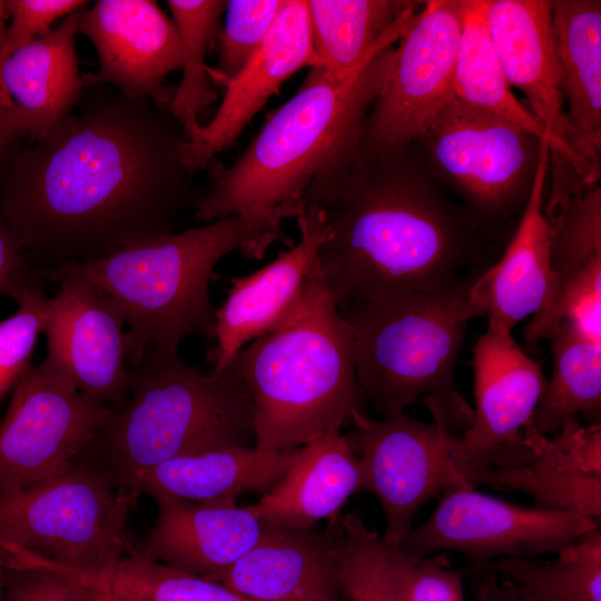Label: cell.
Returning <instances> with one entry per match:
<instances>
[{
	"instance_id": "6da1fadb",
	"label": "cell",
	"mask_w": 601,
	"mask_h": 601,
	"mask_svg": "<svg viewBox=\"0 0 601 601\" xmlns=\"http://www.w3.org/2000/svg\"><path fill=\"white\" fill-rule=\"evenodd\" d=\"M187 141L170 106L87 85L63 121L27 142L0 188L28 260L40 268L97 260L176 233L200 195Z\"/></svg>"
},
{
	"instance_id": "7a4b0ae2",
	"label": "cell",
	"mask_w": 601,
	"mask_h": 601,
	"mask_svg": "<svg viewBox=\"0 0 601 601\" xmlns=\"http://www.w3.org/2000/svg\"><path fill=\"white\" fill-rule=\"evenodd\" d=\"M322 209L317 263L338 308L470 286L497 259V235L445 194L414 142L363 154Z\"/></svg>"
},
{
	"instance_id": "3957f363",
	"label": "cell",
	"mask_w": 601,
	"mask_h": 601,
	"mask_svg": "<svg viewBox=\"0 0 601 601\" xmlns=\"http://www.w3.org/2000/svg\"><path fill=\"white\" fill-rule=\"evenodd\" d=\"M395 46L347 75L313 67L299 89L276 109L245 150L215 171L194 203L211 223L238 217L239 252L259 260L286 242L285 221L321 208L363 160L365 120L391 68Z\"/></svg>"
},
{
	"instance_id": "277c9868",
	"label": "cell",
	"mask_w": 601,
	"mask_h": 601,
	"mask_svg": "<svg viewBox=\"0 0 601 601\" xmlns=\"http://www.w3.org/2000/svg\"><path fill=\"white\" fill-rule=\"evenodd\" d=\"M254 440L249 393L234 370L205 371L178 353L150 346L127 364V401L108 417L79 456L98 463L115 484L138 499L135 486L175 457Z\"/></svg>"
},
{
	"instance_id": "5b68a950",
	"label": "cell",
	"mask_w": 601,
	"mask_h": 601,
	"mask_svg": "<svg viewBox=\"0 0 601 601\" xmlns=\"http://www.w3.org/2000/svg\"><path fill=\"white\" fill-rule=\"evenodd\" d=\"M228 366L249 393L260 451L300 447L367 412L352 339L318 263L297 309Z\"/></svg>"
},
{
	"instance_id": "8992f818",
	"label": "cell",
	"mask_w": 601,
	"mask_h": 601,
	"mask_svg": "<svg viewBox=\"0 0 601 601\" xmlns=\"http://www.w3.org/2000/svg\"><path fill=\"white\" fill-rule=\"evenodd\" d=\"M245 236L238 217L176 231L128 246L108 257L42 268L45 279L76 278L107 292L120 306L129 332L128 364L150 346L178 353L183 338L215 334L209 282L217 263L239 250Z\"/></svg>"
},
{
	"instance_id": "52a82bcc",
	"label": "cell",
	"mask_w": 601,
	"mask_h": 601,
	"mask_svg": "<svg viewBox=\"0 0 601 601\" xmlns=\"http://www.w3.org/2000/svg\"><path fill=\"white\" fill-rule=\"evenodd\" d=\"M471 286L338 308L364 402L376 414L397 416L420 397H434L451 430L471 426L474 412L455 381L467 323L477 317L467 299Z\"/></svg>"
},
{
	"instance_id": "ba28073f",
	"label": "cell",
	"mask_w": 601,
	"mask_h": 601,
	"mask_svg": "<svg viewBox=\"0 0 601 601\" xmlns=\"http://www.w3.org/2000/svg\"><path fill=\"white\" fill-rule=\"evenodd\" d=\"M138 499L98 463L77 456L61 474L0 493V549H19L88 577L136 548L127 520Z\"/></svg>"
},
{
	"instance_id": "9c48e42d",
	"label": "cell",
	"mask_w": 601,
	"mask_h": 601,
	"mask_svg": "<svg viewBox=\"0 0 601 601\" xmlns=\"http://www.w3.org/2000/svg\"><path fill=\"white\" fill-rule=\"evenodd\" d=\"M542 141L512 121L454 99L414 144L435 179L497 235L524 209Z\"/></svg>"
},
{
	"instance_id": "30bf717a",
	"label": "cell",
	"mask_w": 601,
	"mask_h": 601,
	"mask_svg": "<svg viewBox=\"0 0 601 601\" xmlns=\"http://www.w3.org/2000/svg\"><path fill=\"white\" fill-rule=\"evenodd\" d=\"M422 403L431 412L432 423L404 413L373 418L362 412L345 434L358 457L361 490L374 494L384 510L386 528L381 540L393 550L404 541L428 500L472 486L453 461L454 434L440 403L434 397Z\"/></svg>"
},
{
	"instance_id": "8fae6325",
	"label": "cell",
	"mask_w": 601,
	"mask_h": 601,
	"mask_svg": "<svg viewBox=\"0 0 601 601\" xmlns=\"http://www.w3.org/2000/svg\"><path fill=\"white\" fill-rule=\"evenodd\" d=\"M111 408L78 391L45 362L31 366L13 387L0 421V493L65 472Z\"/></svg>"
},
{
	"instance_id": "7c38bea8",
	"label": "cell",
	"mask_w": 601,
	"mask_h": 601,
	"mask_svg": "<svg viewBox=\"0 0 601 601\" xmlns=\"http://www.w3.org/2000/svg\"><path fill=\"white\" fill-rule=\"evenodd\" d=\"M460 0L424 1L404 30L365 120L363 152L414 142L454 97Z\"/></svg>"
},
{
	"instance_id": "4fadbf2b",
	"label": "cell",
	"mask_w": 601,
	"mask_h": 601,
	"mask_svg": "<svg viewBox=\"0 0 601 601\" xmlns=\"http://www.w3.org/2000/svg\"><path fill=\"white\" fill-rule=\"evenodd\" d=\"M475 410L471 426L454 434L457 470L472 473L530 463L536 455L524 434L546 384L540 363L514 341L512 331L487 317L473 349Z\"/></svg>"
},
{
	"instance_id": "5bb4252c",
	"label": "cell",
	"mask_w": 601,
	"mask_h": 601,
	"mask_svg": "<svg viewBox=\"0 0 601 601\" xmlns=\"http://www.w3.org/2000/svg\"><path fill=\"white\" fill-rule=\"evenodd\" d=\"M597 528L599 520L524 508L472 486L459 487L440 496L430 518L412 528L397 550L414 556L455 551L477 566L497 558L556 553Z\"/></svg>"
},
{
	"instance_id": "9a60e30c",
	"label": "cell",
	"mask_w": 601,
	"mask_h": 601,
	"mask_svg": "<svg viewBox=\"0 0 601 601\" xmlns=\"http://www.w3.org/2000/svg\"><path fill=\"white\" fill-rule=\"evenodd\" d=\"M77 33L87 37L98 55V70L87 85H108L134 99L171 105L175 88L164 86L181 70L178 30L152 0H98L82 8Z\"/></svg>"
},
{
	"instance_id": "2e32d148",
	"label": "cell",
	"mask_w": 601,
	"mask_h": 601,
	"mask_svg": "<svg viewBox=\"0 0 601 601\" xmlns=\"http://www.w3.org/2000/svg\"><path fill=\"white\" fill-rule=\"evenodd\" d=\"M50 300L43 361L78 391L112 407L127 401L126 317L117 302L86 280L65 278Z\"/></svg>"
},
{
	"instance_id": "e0dca14e",
	"label": "cell",
	"mask_w": 601,
	"mask_h": 601,
	"mask_svg": "<svg viewBox=\"0 0 601 601\" xmlns=\"http://www.w3.org/2000/svg\"><path fill=\"white\" fill-rule=\"evenodd\" d=\"M487 30L509 85L521 90L531 114L550 135V154L584 181L597 176L581 158L560 89L549 0H485Z\"/></svg>"
},
{
	"instance_id": "ac0fdd59",
	"label": "cell",
	"mask_w": 601,
	"mask_h": 601,
	"mask_svg": "<svg viewBox=\"0 0 601 601\" xmlns=\"http://www.w3.org/2000/svg\"><path fill=\"white\" fill-rule=\"evenodd\" d=\"M295 220L296 245L253 274L230 278L227 296L216 308V345L207 355L211 371L228 367L244 346L279 326L302 303L329 230L321 208L308 209Z\"/></svg>"
},
{
	"instance_id": "d6986e66",
	"label": "cell",
	"mask_w": 601,
	"mask_h": 601,
	"mask_svg": "<svg viewBox=\"0 0 601 601\" xmlns=\"http://www.w3.org/2000/svg\"><path fill=\"white\" fill-rule=\"evenodd\" d=\"M306 0H284L263 45L236 77L225 86L213 119L186 145L187 166L197 174L209 169L216 155L229 149L282 85L302 68H313Z\"/></svg>"
},
{
	"instance_id": "ffe728a7",
	"label": "cell",
	"mask_w": 601,
	"mask_h": 601,
	"mask_svg": "<svg viewBox=\"0 0 601 601\" xmlns=\"http://www.w3.org/2000/svg\"><path fill=\"white\" fill-rule=\"evenodd\" d=\"M549 161L550 145L543 139L531 191L513 234L467 294L476 316L486 315L511 331L543 311L560 288L551 266L550 226L544 215Z\"/></svg>"
},
{
	"instance_id": "44dd1931",
	"label": "cell",
	"mask_w": 601,
	"mask_h": 601,
	"mask_svg": "<svg viewBox=\"0 0 601 601\" xmlns=\"http://www.w3.org/2000/svg\"><path fill=\"white\" fill-rule=\"evenodd\" d=\"M154 499L157 519L136 552L186 573L208 578L226 570L263 534L248 506H217L162 495Z\"/></svg>"
},
{
	"instance_id": "7402d4cb",
	"label": "cell",
	"mask_w": 601,
	"mask_h": 601,
	"mask_svg": "<svg viewBox=\"0 0 601 601\" xmlns=\"http://www.w3.org/2000/svg\"><path fill=\"white\" fill-rule=\"evenodd\" d=\"M206 579L252 601H345L325 533L264 529L258 543Z\"/></svg>"
},
{
	"instance_id": "603a6c76",
	"label": "cell",
	"mask_w": 601,
	"mask_h": 601,
	"mask_svg": "<svg viewBox=\"0 0 601 601\" xmlns=\"http://www.w3.org/2000/svg\"><path fill=\"white\" fill-rule=\"evenodd\" d=\"M361 490L358 457L341 431H329L299 447L279 482L247 505L263 529L302 530L335 516Z\"/></svg>"
},
{
	"instance_id": "cb8c5ba5",
	"label": "cell",
	"mask_w": 601,
	"mask_h": 601,
	"mask_svg": "<svg viewBox=\"0 0 601 601\" xmlns=\"http://www.w3.org/2000/svg\"><path fill=\"white\" fill-rule=\"evenodd\" d=\"M71 12L49 35L12 53L1 68V85L28 124L29 141L49 135L75 109L87 83L76 50L83 7Z\"/></svg>"
},
{
	"instance_id": "d4e9b609",
	"label": "cell",
	"mask_w": 601,
	"mask_h": 601,
	"mask_svg": "<svg viewBox=\"0 0 601 601\" xmlns=\"http://www.w3.org/2000/svg\"><path fill=\"white\" fill-rule=\"evenodd\" d=\"M551 24L566 121L600 177L601 1L552 0Z\"/></svg>"
},
{
	"instance_id": "484cf974",
	"label": "cell",
	"mask_w": 601,
	"mask_h": 601,
	"mask_svg": "<svg viewBox=\"0 0 601 601\" xmlns=\"http://www.w3.org/2000/svg\"><path fill=\"white\" fill-rule=\"evenodd\" d=\"M299 447L260 451L227 447L166 461L142 475L135 486L139 496H170L191 502L235 506L247 492H268L295 462Z\"/></svg>"
},
{
	"instance_id": "4316f807",
	"label": "cell",
	"mask_w": 601,
	"mask_h": 601,
	"mask_svg": "<svg viewBox=\"0 0 601 601\" xmlns=\"http://www.w3.org/2000/svg\"><path fill=\"white\" fill-rule=\"evenodd\" d=\"M316 66L347 75L397 42L424 1L306 0Z\"/></svg>"
},
{
	"instance_id": "83f0119b",
	"label": "cell",
	"mask_w": 601,
	"mask_h": 601,
	"mask_svg": "<svg viewBox=\"0 0 601 601\" xmlns=\"http://www.w3.org/2000/svg\"><path fill=\"white\" fill-rule=\"evenodd\" d=\"M461 22L454 66V97L504 118L540 139L546 129L512 92L494 50L485 19V0H460Z\"/></svg>"
},
{
	"instance_id": "f1b7e54d",
	"label": "cell",
	"mask_w": 601,
	"mask_h": 601,
	"mask_svg": "<svg viewBox=\"0 0 601 601\" xmlns=\"http://www.w3.org/2000/svg\"><path fill=\"white\" fill-rule=\"evenodd\" d=\"M548 339L552 373L529 425L544 436L556 434L580 413L599 417L601 407V343L568 325H560Z\"/></svg>"
},
{
	"instance_id": "f546056e",
	"label": "cell",
	"mask_w": 601,
	"mask_h": 601,
	"mask_svg": "<svg viewBox=\"0 0 601 601\" xmlns=\"http://www.w3.org/2000/svg\"><path fill=\"white\" fill-rule=\"evenodd\" d=\"M470 569L493 572L534 601H601V530L561 549L552 562L497 558Z\"/></svg>"
},
{
	"instance_id": "4dcf8cb0",
	"label": "cell",
	"mask_w": 601,
	"mask_h": 601,
	"mask_svg": "<svg viewBox=\"0 0 601 601\" xmlns=\"http://www.w3.org/2000/svg\"><path fill=\"white\" fill-rule=\"evenodd\" d=\"M166 3L178 30L183 52V78L170 108L189 140L201 127L200 115L218 98L205 60L209 45L220 32L226 1L167 0Z\"/></svg>"
},
{
	"instance_id": "1f68e13d",
	"label": "cell",
	"mask_w": 601,
	"mask_h": 601,
	"mask_svg": "<svg viewBox=\"0 0 601 601\" xmlns=\"http://www.w3.org/2000/svg\"><path fill=\"white\" fill-rule=\"evenodd\" d=\"M559 193L544 201L551 266L560 286L601 257V188L572 170L558 179Z\"/></svg>"
},
{
	"instance_id": "d6a6232c",
	"label": "cell",
	"mask_w": 601,
	"mask_h": 601,
	"mask_svg": "<svg viewBox=\"0 0 601 601\" xmlns=\"http://www.w3.org/2000/svg\"><path fill=\"white\" fill-rule=\"evenodd\" d=\"M345 601H404L387 548L355 513L328 519L325 532Z\"/></svg>"
},
{
	"instance_id": "836d02e7",
	"label": "cell",
	"mask_w": 601,
	"mask_h": 601,
	"mask_svg": "<svg viewBox=\"0 0 601 601\" xmlns=\"http://www.w3.org/2000/svg\"><path fill=\"white\" fill-rule=\"evenodd\" d=\"M92 579L127 601H252L219 582L176 570L136 551Z\"/></svg>"
},
{
	"instance_id": "e575fe53",
	"label": "cell",
	"mask_w": 601,
	"mask_h": 601,
	"mask_svg": "<svg viewBox=\"0 0 601 601\" xmlns=\"http://www.w3.org/2000/svg\"><path fill=\"white\" fill-rule=\"evenodd\" d=\"M472 486L489 485L520 491L531 496L535 508L599 520L601 518V476L556 471L528 463L492 469L467 476Z\"/></svg>"
},
{
	"instance_id": "d590c367",
	"label": "cell",
	"mask_w": 601,
	"mask_h": 601,
	"mask_svg": "<svg viewBox=\"0 0 601 601\" xmlns=\"http://www.w3.org/2000/svg\"><path fill=\"white\" fill-rule=\"evenodd\" d=\"M560 325L601 343V257L564 282L550 304L532 316L523 331L528 346L535 347Z\"/></svg>"
},
{
	"instance_id": "8d00e7d4",
	"label": "cell",
	"mask_w": 601,
	"mask_h": 601,
	"mask_svg": "<svg viewBox=\"0 0 601 601\" xmlns=\"http://www.w3.org/2000/svg\"><path fill=\"white\" fill-rule=\"evenodd\" d=\"M43 278L31 279L9 296L17 311L0 321V403L31 367L33 349L48 319L51 298L46 297Z\"/></svg>"
},
{
	"instance_id": "74e56055",
	"label": "cell",
	"mask_w": 601,
	"mask_h": 601,
	"mask_svg": "<svg viewBox=\"0 0 601 601\" xmlns=\"http://www.w3.org/2000/svg\"><path fill=\"white\" fill-rule=\"evenodd\" d=\"M284 0L226 1L213 81L226 86L253 58L270 31Z\"/></svg>"
},
{
	"instance_id": "f35d334b",
	"label": "cell",
	"mask_w": 601,
	"mask_h": 601,
	"mask_svg": "<svg viewBox=\"0 0 601 601\" xmlns=\"http://www.w3.org/2000/svg\"><path fill=\"white\" fill-rule=\"evenodd\" d=\"M4 601H91L90 577L19 549H6Z\"/></svg>"
},
{
	"instance_id": "ab89813d",
	"label": "cell",
	"mask_w": 601,
	"mask_h": 601,
	"mask_svg": "<svg viewBox=\"0 0 601 601\" xmlns=\"http://www.w3.org/2000/svg\"><path fill=\"white\" fill-rule=\"evenodd\" d=\"M524 432L536 451L530 463L568 473L601 476L600 423L582 426L573 418L553 439L536 433L530 426Z\"/></svg>"
},
{
	"instance_id": "60d3db41",
	"label": "cell",
	"mask_w": 601,
	"mask_h": 601,
	"mask_svg": "<svg viewBox=\"0 0 601 601\" xmlns=\"http://www.w3.org/2000/svg\"><path fill=\"white\" fill-rule=\"evenodd\" d=\"M390 562L404 601H467L462 572L444 554L414 556L390 549Z\"/></svg>"
},
{
	"instance_id": "b9f144b4",
	"label": "cell",
	"mask_w": 601,
	"mask_h": 601,
	"mask_svg": "<svg viewBox=\"0 0 601 601\" xmlns=\"http://www.w3.org/2000/svg\"><path fill=\"white\" fill-rule=\"evenodd\" d=\"M10 18L0 51V75L4 61L20 48L49 35L56 20L65 18L89 1L83 0H3ZM0 97L12 101L1 85Z\"/></svg>"
},
{
	"instance_id": "7bdbcfd3",
	"label": "cell",
	"mask_w": 601,
	"mask_h": 601,
	"mask_svg": "<svg viewBox=\"0 0 601 601\" xmlns=\"http://www.w3.org/2000/svg\"><path fill=\"white\" fill-rule=\"evenodd\" d=\"M35 278L45 279L42 269L28 260L0 204V297L9 296L17 287Z\"/></svg>"
},
{
	"instance_id": "ee69618b",
	"label": "cell",
	"mask_w": 601,
	"mask_h": 601,
	"mask_svg": "<svg viewBox=\"0 0 601 601\" xmlns=\"http://www.w3.org/2000/svg\"><path fill=\"white\" fill-rule=\"evenodd\" d=\"M28 141L24 115L13 101L0 97V188L11 164Z\"/></svg>"
},
{
	"instance_id": "f6af8a7d",
	"label": "cell",
	"mask_w": 601,
	"mask_h": 601,
	"mask_svg": "<svg viewBox=\"0 0 601 601\" xmlns=\"http://www.w3.org/2000/svg\"><path fill=\"white\" fill-rule=\"evenodd\" d=\"M481 574L474 583L472 601H534L515 585L490 571L473 570ZM471 601V600H467Z\"/></svg>"
},
{
	"instance_id": "bcb514c9",
	"label": "cell",
	"mask_w": 601,
	"mask_h": 601,
	"mask_svg": "<svg viewBox=\"0 0 601 601\" xmlns=\"http://www.w3.org/2000/svg\"><path fill=\"white\" fill-rule=\"evenodd\" d=\"M91 580H92V578H91ZM93 583L96 584V591H95V594H93L91 601H127V600L111 593L105 587L98 584L97 582L93 581Z\"/></svg>"
},
{
	"instance_id": "7dc6e473",
	"label": "cell",
	"mask_w": 601,
	"mask_h": 601,
	"mask_svg": "<svg viewBox=\"0 0 601 601\" xmlns=\"http://www.w3.org/2000/svg\"><path fill=\"white\" fill-rule=\"evenodd\" d=\"M6 568L4 555L0 550V601H4Z\"/></svg>"
}]
</instances>
